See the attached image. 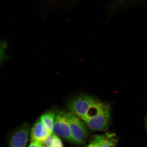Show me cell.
<instances>
[{"label": "cell", "instance_id": "cell-1", "mask_svg": "<svg viewBox=\"0 0 147 147\" xmlns=\"http://www.w3.org/2000/svg\"><path fill=\"white\" fill-rule=\"evenodd\" d=\"M63 111L69 125L73 144L84 145L89 134L86 124L81 119L71 112Z\"/></svg>", "mask_w": 147, "mask_h": 147}, {"label": "cell", "instance_id": "cell-2", "mask_svg": "<svg viewBox=\"0 0 147 147\" xmlns=\"http://www.w3.org/2000/svg\"><path fill=\"white\" fill-rule=\"evenodd\" d=\"M55 113L53 133L73 143L70 129L63 114V111L58 110Z\"/></svg>", "mask_w": 147, "mask_h": 147}, {"label": "cell", "instance_id": "cell-3", "mask_svg": "<svg viewBox=\"0 0 147 147\" xmlns=\"http://www.w3.org/2000/svg\"><path fill=\"white\" fill-rule=\"evenodd\" d=\"M30 125L24 123L14 130L9 139V147H26L28 139Z\"/></svg>", "mask_w": 147, "mask_h": 147}, {"label": "cell", "instance_id": "cell-4", "mask_svg": "<svg viewBox=\"0 0 147 147\" xmlns=\"http://www.w3.org/2000/svg\"><path fill=\"white\" fill-rule=\"evenodd\" d=\"M30 134L31 142L42 143L51 133L40 119L36 121L31 128Z\"/></svg>", "mask_w": 147, "mask_h": 147}, {"label": "cell", "instance_id": "cell-5", "mask_svg": "<svg viewBox=\"0 0 147 147\" xmlns=\"http://www.w3.org/2000/svg\"><path fill=\"white\" fill-rule=\"evenodd\" d=\"M55 113H56L53 111H47L40 117V120L51 133H53Z\"/></svg>", "mask_w": 147, "mask_h": 147}, {"label": "cell", "instance_id": "cell-6", "mask_svg": "<svg viewBox=\"0 0 147 147\" xmlns=\"http://www.w3.org/2000/svg\"><path fill=\"white\" fill-rule=\"evenodd\" d=\"M41 143L43 147H63L61 140L53 133Z\"/></svg>", "mask_w": 147, "mask_h": 147}, {"label": "cell", "instance_id": "cell-7", "mask_svg": "<svg viewBox=\"0 0 147 147\" xmlns=\"http://www.w3.org/2000/svg\"><path fill=\"white\" fill-rule=\"evenodd\" d=\"M118 139L114 134L107 133L105 134V139L103 147H116Z\"/></svg>", "mask_w": 147, "mask_h": 147}, {"label": "cell", "instance_id": "cell-8", "mask_svg": "<svg viewBox=\"0 0 147 147\" xmlns=\"http://www.w3.org/2000/svg\"><path fill=\"white\" fill-rule=\"evenodd\" d=\"M105 135H95L87 147H103Z\"/></svg>", "mask_w": 147, "mask_h": 147}, {"label": "cell", "instance_id": "cell-9", "mask_svg": "<svg viewBox=\"0 0 147 147\" xmlns=\"http://www.w3.org/2000/svg\"><path fill=\"white\" fill-rule=\"evenodd\" d=\"M130 0H115L114 2L113 3L114 5L117 6V5H121L124 4L127 2H128Z\"/></svg>", "mask_w": 147, "mask_h": 147}, {"label": "cell", "instance_id": "cell-10", "mask_svg": "<svg viewBox=\"0 0 147 147\" xmlns=\"http://www.w3.org/2000/svg\"><path fill=\"white\" fill-rule=\"evenodd\" d=\"M28 147H43L41 143L31 142Z\"/></svg>", "mask_w": 147, "mask_h": 147}, {"label": "cell", "instance_id": "cell-11", "mask_svg": "<svg viewBox=\"0 0 147 147\" xmlns=\"http://www.w3.org/2000/svg\"></svg>", "mask_w": 147, "mask_h": 147}]
</instances>
